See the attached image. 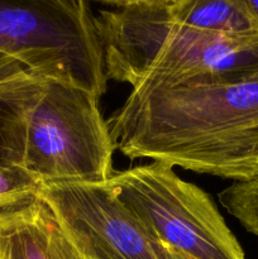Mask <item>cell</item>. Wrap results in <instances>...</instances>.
<instances>
[{"instance_id":"cell-7","label":"cell","mask_w":258,"mask_h":259,"mask_svg":"<svg viewBox=\"0 0 258 259\" xmlns=\"http://www.w3.org/2000/svg\"><path fill=\"white\" fill-rule=\"evenodd\" d=\"M0 259H85L39 196L0 211Z\"/></svg>"},{"instance_id":"cell-8","label":"cell","mask_w":258,"mask_h":259,"mask_svg":"<svg viewBox=\"0 0 258 259\" xmlns=\"http://www.w3.org/2000/svg\"><path fill=\"white\" fill-rule=\"evenodd\" d=\"M46 81L34 76L0 89V161L22 164L25 125Z\"/></svg>"},{"instance_id":"cell-4","label":"cell","mask_w":258,"mask_h":259,"mask_svg":"<svg viewBox=\"0 0 258 259\" xmlns=\"http://www.w3.org/2000/svg\"><path fill=\"white\" fill-rule=\"evenodd\" d=\"M93 94L46 82L25 125L22 166L42 185L106 182L115 152L108 121Z\"/></svg>"},{"instance_id":"cell-11","label":"cell","mask_w":258,"mask_h":259,"mask_svg":"<svg viewBox=\"0 0 258 259\" xmlns=\"http://www.w3.org/2000/svg\"><path fill=\"white\" fill-rule=\"evenodd\" d=\"M42 186L22 164L0 161V211L37 197Z\"/></svg>"},{"instance_id":"cell-3","label":"cell","mask_w":258,"mask_h":259,"mask_svg":"<svg viewBox=\"0 0 258 259\" xmlns=\"http://www.w3.org/2000/svg\"><path fill=\"white\" fill-rule=\"evenodd\" d=\"M0 53L32 76L100 99L108 77L91 4L83 0H0Z\"/></svg>"},{"instance_id":"cell-6","label":"cell","mask_w":258,"mask_h":259,"mask_svg":"<svg viewBox=\"0 0 258 259\" xmlns=\"http://www.w3.org/2000/svg\"><path fill=\"white\" fill-rule=\"evenodd\" d=\"M38 196L85 259H185L123 204L110 180L43 185Z\"/></svg>"},{"instance_id":"cell-10","label":"cell","mask_w":258,"mask_h":259,"mask_svg":"<svg viewBox=\"0 0 258 259\" xmlns=\"http://www.w3.org/2000/svg\"><path fill=\"white\" fill-rule=\"evenodd\" d=\"M222 206L240 223L248 233L258 238V177L233 182L218 195Z\"/></svg>"},{"instance_id":"cell-2","label":"cell","mask_w":258,"mask_h":259,"mask_svg":"<svg viewBox=\"0 0 258 259\" xmlns=\"http://www.w3.org/2000/svg\"><path fill=\"white\" fill-rule=\"evenodd\" d=\"M108 80L129 83L243 78L258 73V32L222 34L175 22L164 0L98 4Z\"/></svg>"},{"instance_id":"cell-12","label":"cell","mask_w":258,"mask_h":259,"mask_svg":"<svg viewBox=\"0 0 258 259\" xmlns=\"http://www.w3.org/2000/svg\"><path fill=\"white\" fill-rule=\"evenodd\" d=\"M32 76L29 71L15 58L0 53V89L18 80Z\"/></svg>"},{"instance_id":"cell-9","label":"cell","mask_w":258,"mask_h":259,"mask_svg":"<svg viewBox=\"0 0 258 259\" xmlns=\"http://www.w3.org/2000/svg\"><path fill=\"white\" fill-rule=\"evenodd\" d=\"M175 22L222 34L257 32L243 0H164Z\"/></svg>"},{"instance_id":"cell-13","label":"cell","mask_w":258,"mask_h":259,"mask_svg":"<svg viewBox=\"0 0 258 259\" xmlns=\"http://www.w3.org/2000/svg\"><path fill=\"white\" fill-rule=\"evenodd\" d=\"M243 2H244L245 8L249 13L250 18H252L253 25L258 32V0H243Z\"/></svg>"},{"instance_id":"cell-1","label":"cell","mask_w":258,"mask_h":259,"mask_svg":"<svg viewBox=\"0 0 258 259\" xmlns=\"http://www.w3.org/2000/svg\"><path fill=\"white\" fill-rule=\"evenodd\" d=\"M114 148L200 175L258 177V73L243 78L143 82L108 119Z\"/></svg>"},{"instance_id":"cell-5","label":"cell","mask_w":258,"mask_h":259,"mask_svg":"<svg viewBox=\"0 0 258 259\" xmlns=\"http://www.w3.org/2000/svg\"><path fill=\"white\" fill-rule=\"evenodd\" d=\"M119 199L185 259H245L211 197L161 162L132 167L110 179Z\"/></svg>"}]
</instances>
